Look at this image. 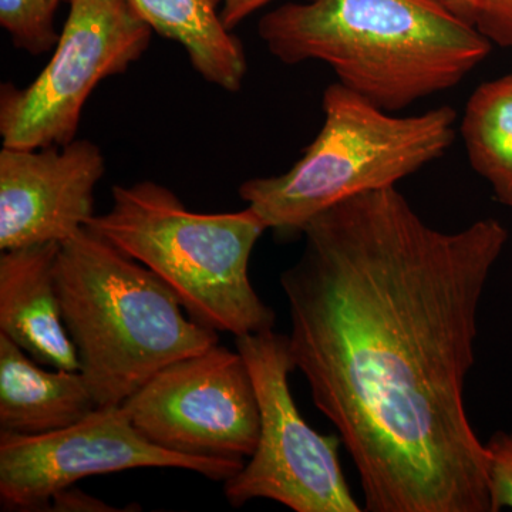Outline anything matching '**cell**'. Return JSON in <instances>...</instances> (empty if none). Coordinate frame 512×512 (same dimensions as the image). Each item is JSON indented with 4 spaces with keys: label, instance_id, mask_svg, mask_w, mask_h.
Returning <instances> with one entry per match:
<instances>
[{
    "label": "cell",
    "instance_id": "cell-1",
    "mask_svg": "<svg viewBox=\"0 0 512 512\" xmlns=\"http://www.w3.org/2000/svg\"><path fill=\"white\" fill-rule=\"evenodd\" d=\"M302 234L279 279L289 350L352 457L365 511L491 512L464 394L508 229L484 218L440 231L389 187L333 205Z\"/></svg>",
    "mask_w": 512,
    "mask_h": 512
},
{
    "label": "cell",
    "instance_id": "cell-2",
    "mask_svg": "<svg viewBox=\"0 0 512 512\" xmlns=\"http://www.w3.org/2000/svg\"><path fill=\"white\" fill-rule=\"evenodd\" d=\"M279 62L329 64L339 83L397 113L458 86L493 43L440 0H305L259 20Z\"/></svg>",
    "mask_w": 512,
    "mask_h": 512
},
{
    "label": "cell",
    "instance_id": "cell-3",
    "mask_svg": "<svg viewBox=\"0 0 512 512\" xmlns=\"http://www.w3.org/2000/svg\"><path fill=\"white\" fill-rule=\"evenodd\" d=\"M56 284L99 407L121 406L165 366L218 343L154 272L89 228L60 244Z\"/></svg>",
    "mask_w": 512,
    "mask_h": 512
},
{
    "label": "cell",
    "instance_id": "cell-4",
    "mask_svg": "<svg viewBox=\"0 0 512 512\" xmlns=\"http://www.w3.org/2000/svg\"><path fill=\"white\" fill-rule=\"evenodd\" d=\"M154 272L194 322L239 336L274 329L275 312L249 279V259L268 229L251 207L198 214L153 181L114 185L113 207L87 227Z\"/></svg>",
    "mask_w": 512,
    "mask_h": 512
},
{
    "label": "cell",
    "instance_id": "cell-5",
    "mask_svg": "<svg viewBox=\"0 0 512 512\" xmlns=\"http://www.w3.org/2000/svg\"><path fill=\"white\" fill-rule=\"evenodd\" d=\"M322 107L323 126L291 170L239 188L242 200L278 234H302L333 205L396 187L456 140L457 113L448 106L394 116L338 82L323 93Z\"/></svg>",
    "mask_w": 512,
    "mask_h": 512
},
{
    "label": "cell",
    "instance_id": "cell-6",
    "mask_svg": "<svg viewBox=\"0 0 512 512\" xmlns=\"http://www.w3.org/2000/svg\"><path fill=\"white\" fill-rule=\"evenodd\" d=\"M258 396L261 433L254 454L224 483L239 508L256 498L296 512H362L339 460L340 437L312 429L293 400L289 375L296 369L289 339L274 329L235 338Z\"/></svg>",
    "mask_w": 512,
    "mask_h": 512
},
{
    "label": "cell",
    "instance_id": "cell-7",
    "mask_svg": "<svg viewBox=\"0 0 512 512\" xmlns=\"http://www.w3.org/2000/svg\"><path fill=\"white\" fill-rule=\"evenodd\" d=\"M69 16L45 69L25 89L0 86L3 147H63L76 140L90 94L126 73L150 47L153 29L127 0H67Z\"/></svg>",
    "mask_w": 512,
    "mask_h": 512
},
{
    "label": "cell",
    "instance_id": "cell-8",
    "mask_svg": "<svg viewBox=\"0 0 512 512\" xmlns=\"http://www.w3.org/2000/svg\"><path fill=\"white\" fill-rule=\"evenodd\" d=\"M121 406L148 441L183 456L245 463L261 433L247 363L220 343L165 366Z\"/></svg>",
    "mask_w": 512,
    "mask_h": 512
},
{
    "label": "cell",
    "instance_id": "cell-9",
    "mask_svg": "<svg viewBox=\"0 0 512 512\" xmlns=\"http://www.w3.org/2000/svg\"><path fill=\"white\" fill-rule=\"evenodd\" d=\"M244 464L171 453L148 441L123 406L97 407L72 426L50 433L0 431V501L3 510L49 511L56 494L84 477L133 468H183L225 483Z\"/></svg>",
    "mask_w": 512,
    "mask_h": 512
},
{
    "label": "cell",
    "instance_id": "cell-10",
    "mask_svg": "<svg viewBox=\"0 0 512 512\" xmlns=\"http://www.w3.org/2000/svg\"><path fill=\"white\" fill-rule=\"evenodd\" d=\"M106 173L100 147L0 150V249L67 241L94 217V190Z\"/></svg>",
    "mask_w": 512,
    "mask_h": 512
},
{
    "label": "cell",
    "instance_id": "cell-11",
    "mask_svg": "<svg viewBox=\"0 0 512 512\" xmlns=\"http://www.w3.org/2000/svg\"><path fill=\"white\" fill-rule=\"evenodd\" d=\"M59 242L3 251L0 256V333L40 365L80 370L64 325L56 284Z\"/></svg>",
    "mask_w": 512,
    "mask_h": 512
},
{
    "label": "cell",
    "instance_id": "cell-12",
    "mask_svg": "<svg viewBox=\"0 0 512 512\" xmlns=\"http://www.w3.org/2000/svg\"><path fill=\"white\" fill-rule=\"evenodd\" d=\"M97 407L80 370L49 372L0 333V431L50 433L72 426Z\"/></svg>",
    "mask_w": 512,
    "mask_h": 512
},
{
    "label": "cell",
    "instance_id": "cell-13",
    "mask_svg": "<svg viewBox=\"0 0 512 512\" xmlns=\"http://www.w3.org/2000/svg\"><path fill=\"white\" fill-rule=\"evenodd\" d=\"M164 39L178 43L205 82L237 93L248 72L241 40L225 28L222 0H127Z\"/></svg>",
    "mask_w": 512,
    "mask_h": 512
},
{
    "label": "cell",
    "instance_id": "cell-14",
    "mask_svg": "<svg viewBox=\"0 0 512 512\" xmlns=\"http://www.w3.org/2000/svg\"><path fill=\"white\" fill-rule=\"evenodd\" d=\"M460 128L471 167L512 208V73L471 94Z\"/></svg>",
    "mask_w": 512,
    "mask_h": 512
},
{
    "label": "cell",
    "instance_id": "cell-15",
    "mask_svg": "<svg viewBox=\"0 0 512 512\" xmlns=\"http://www.w3.org/2000/svg\"><path fill=\"white\" fill-rule=\"evenodd\" d=\"M62 0H0V26L13 46L39 56L55 49L56 13Z\"/></svg>",
    "mask_w": 512,
    "mask_h": 512
},
{
    "label": "cell",
    "instance_id": "cell-16",
    "mask_svg": "<svg viewBox=\"0 0 512 512\" xmlns=\"http://www.w3.org/2000/svg\"><path fill=\"white\" fill-rule=\"evenodd\" d=\"M487 477L491 512L512 510V431H498L488 443Z\"/></svg>",
    "mask_w": 512,
    "mask_h": 512
},
{
    "label": "cell",
    "instance_id": "cell-17",
    "mask_svg": "<svg viewBox=\"0 0 512 512\" xmlns=\"http://www.w3.org/2000/svg\"><path fill=\"white\" fill-rule=\"evenodd\" d=\"M474 26L491 43L512 49V0H481Z\"/></svg>",
    "mask_w": 512,
    "mask_h": 512
},
{
    "label": "cell",
    "instance_id": "cell-18",
    "mask_svg": "<svg viewBox=\"0 0 512 512\" xmlns=\"http://www.w3.org/2000/svg\"><path fill=\"white\" fill-rule=\"evenodd\" d=\"M49 511H117L116 508H110V505L103 501L96 500L82 491L66 490L60 491L53 497L50 503Z\"/></svg>",
    "mask_w": 512,
    "mask_h": 512
},
{
    "label": "cell",
    "instance_id": "cell-19",
    "mask_svg": "<svg viewBox=\"0 0 512 512\" xmlns=\"http://www.w3.org/2000/svg\"><path fill=\"white\" fill-rule=\"evenodd\" d=\"M272 0H222L221 19L225 28L234 30L256 10L264 8Z\"/></svg>",
    "mask_w": 512,
    "mask_h": 512
},
{
    "label": "cell",
    "instance_id": "cell-20",
    "mask_svg": "<svg viewBox=\"0 0 512 512\" xmlns=\"http://www.w3.org/2000/svg\"><path fill=\"white\" fill-rule=\"evenodd\" d=\"M446 8L450 9L458 18L474 25L476 23L478 8L481 0H440Z\"/></svg>",
    "mask_w": 512,
    "mask_h": 512
}]
</instances>
